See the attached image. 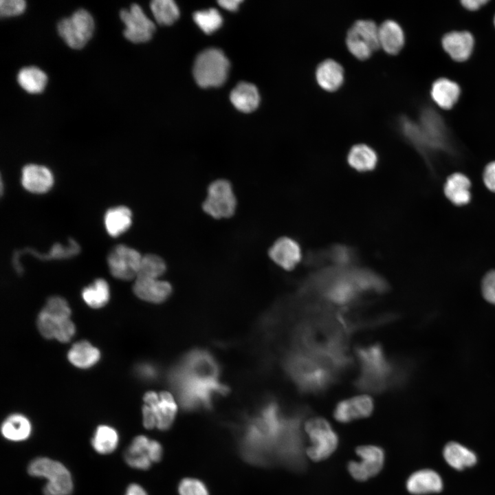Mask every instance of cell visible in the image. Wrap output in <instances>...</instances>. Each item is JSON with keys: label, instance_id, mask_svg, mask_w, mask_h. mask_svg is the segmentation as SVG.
<instances>
[{"label": "cell", "instance_id": "cell-1", "mask_svg": "<svg viewBox=\"0 0 495 495\" xmlns=\"http://www.w3.org/2000/svg\"><path fill=\"white\" fill-rule=\"evenodd\" d=\"M220 364L208 351L194 349L173 366L168 380L186 410L209 409L214 398L228 392L219 376Z\"/></svg>", "mask_w": 495, "mask_h": 495}, {"label": "cell", "instance_id": "cell-2", "mask_svg": "<svg viewBox=\"0 0 495 495\" xmlns=\"http://www.w3.org/2000/svg\"><path fill=\"white\" fill-rule=\"evenodd\" d=\"M352 363L349 354L291 348L285 354L282 365L285 375L300 393L318 395L329 390Z\"/></svg>", "mask_w": 495, "mask_h": 495}, {"label": "cell", "instance_id": "cell-3", "mask_svg": "<svg viewBox=\"0 0 495 495\" xmlns=\"http://www.w3.org/2000/svg\"><path fill=\"white\" fill-rule=\"evenodd\" d=\"M400 126L409 142L426 155L447 148V137L443 125L437 115L431 111L422 113L419 125L402 118Z\"/></svg>", "mask_w": 495, "mask_h": 495}, {"label": "cell", "instance_id": "cell-4", "mask_svg": "<svg viewBox=\"0 0 495 495\" xmlns=\"http://www.w3.org/2000/svg\"><path fill=\"white\" fill-rule=\"evenodd\" d=\"M28 472L34 477L44 478L47 483L44 495H70L73 491L72 475L60 462L47 457H38L28 466Z\"/></svg>", "mask_w": 495, "mask_h": 495}, {"label": "cell", "instance_id": "cell-5", "mask_svg": "<svg viewBox=\"0 0 495 495\" xmlns=\"http://www.w3.org/2000/svg\"><path fill=\"white\" fill-rule=\"evenodd\" d=\"M143 401L142 413L144 426L147 429H169L177 412V405L173 396L166 391L159 393L148 391L144 394Z\"/></svg>", "mask_w": 495, "mask_h": 495}, {"label": "cell", "instance_id": "cell-6", "mask_svg": "<svg viewBox=\"0 0 495 495\" xmlns=\"http://www.w3.org/2000/svg\"><path fill=\"white\" fill-rule=\"evenodd\" d=\"M229 67L228 59L221 50L209 48L201 52L195 59L194 78L201 87H219L226 81Z\"/></svg>", "mask_w": 495, "mask_h": 495}, {"label": "cell", "instance_id": "cell-7", "mask_svg": "<svg viewBox=\"0 0 495 495\" xmlns=\"http://www.w3.org/2000/svg\"><path fill=\"white\" fill-rule=\"evenodd\" d=\"M305 430L310 441L307 454L311 460H324L336 450L338 438L325 419L317 417L308 419L305 424Z\"/></svg>", "mask_w": 495, "mask_h": 495}, {"label": "cell", "instance_id": "cell-8", "mask_svg": "<svg viewBox=\"0 0 495 495\" xmlns=\"http://www.w3.org/2000/svg\"><path fill=\"white\" fill-rule=\"evenodd\" d=\"M237 201L231 183L226 179L212 182L202 204L203 210L216 219L230 218L236 212Z\"/></svg>", "mask_w": 495, "mask_h": 495}, {"label": "cell", "instance_id": "cell-9", "mask_svg": "<svg viewBox=\"0 0 495 495\" xmlns=\"http://www.w3.org/2000/svg\"><path fill=\"white\" fill-rule=\"evenodd\" d=\"M346 44L355 58L366 60L380 47L379 28L371 20H358L349 29Z\"/></svg>", "mask_w": 495, "mask_h": 495}, {"label": "cell", "instance_id": "cell-10", "mask_svg": "<svg viewBox=\"0 0 495 495\" xmlns=\"http://www.w3.org/2000/svg\"><path fill=\"white\" fill-rule=\"evenodd\" d=\"M59 35L73 49L82 48L91 38L94 21L90 13L80 9L70 17L62 19L57 25Z\"/></svg>", "mask_w": 495, "mask_h": 495}, {"label": "cell", "instance_id": "cell-11", "mask_svg": "<svg viewBox=\"0 0 495 495\" xmlns=\"http://www.w3.org/2000/svg\"><path fill=\"white\" fill-rule=\"evenodd\" d=\"M360 365V373L387 380L393 369V359L387 358L384 347L380 343L358 346L355 350Z\"/></svg>", "mask_w": 495, "mask_h": 495}, {"label": "cell", "instance_id": "cell-12", "mask_svg": "<svg viewBox=\"0 0 495 495\" xmlns=\"http://www.w3.org/2000/svg\"><path fill=\"white\" fill-rule=\"evenodd\" d=\"M142 256L134 248L125 245L113 248L107 256V264L113 276L122 280L135 279Z\"/></svg>", "mask_w": 495, "mask_h": 495}, {"label": "cell", "instance_id": "cell-13", "mask_svg": "<svg viewBox=\"0 0 495 495\" xmlns=\"http://www.w3.org/2000/svg\"><path fill=\"white\" fill-rule=\"evenodd\" d=\"M355 452L360 461H351L347 465L350 474L356 480L364 481L374 476L384 463V452L376 446H361Z\"/></svg>", "mask_w": 495, "mask_h": 495}, {"label": "cell", "instance_id": "cell-14", "mask_svg": "<svg viewBox=\"0 0 495 495\" xmlns=\"http://www.w3.org/2000/svg\"><path fill=\"white\" fill-rule=\"evenodd\" d=\"M120 16L125 25L123 34L126 39L133 43H142L151 38L155 24L139 5L132 4L129 10H122Z\"/></svg>", "mask_w": 495, "mask_h": 495}, {"label": "cell", "instance_id": "cell-15", "mask_svg": "<svg viewBox=\"0 0 495 495\" xmlns=\"http://www.w3.org/2000/svg\"><path fill=\"white\" fill-rule=\"evenodd\" d=\"M39 333L46 339L69 342L76 333V327L70 318L53 316L42 309L36 321Z\"/></svg>", "mask_w": 495, "mask_h": 495}, {"label": "cell", "instance_id": "cell-16", "mask_svg": "<svg viewBox=\"0 0 495 495\" xmlns=\"http://www.w3.org/2000/svg\"><path fill=\"white\" fill-rule=\"evenodd\" d=\"M268 254L275 264L287 271L295 269L302 259L300 243L289 236L276 239L270 248Z\"/></svg>", "mask_w": 495, "mask_h": 495}, {"label": "cell", "instance_id": "cell-17", "mask_svg": "<svg viewBox=\"0 0 495 495\" xmlns=\"http://www.w3.org/2000/svg\"><path fill=\"white\" fill-rule=\"evenodd\" d=\"M374 404L368 395H359L338 402L333 411L334 418L341 423L368 417L373 411Z\"/></svg>", "mask_w": 495, "mask_h": 495}, {"label": "cell", "instance_id": "cell-18", "mask_svg": "<svg viewBox=\"0 0 495 495\" xmlns=\"http://www.w3.org/2000/svg\"><path fill=\"white\" fill-rule=\"evenodd\" d=\"M133 291L138 298L145 302L160 304L170 296L173 287L170 283L159 278L137 277Z\"/></svg>", "mask_w": 495, "mask_h": 495}, {"label": "cell", "instance_id": "cell-19", "mask_svg": "<svg viewBox=\"0 0 495 495\" xmlns=\"http://www.w3.org/2000/svg\"><path fill=\"white\" fill-rule=\"evenodd\" d=\"M21 184L28 191L41 194L53 186L54 177L49 168L38 164H28L23 168Z\"/></svg>", "mask_w": 495, "mask_h": 495}, {"label": "cell", "instance_id": "cell-20", "mask_svg": "<svg viewBox=\"0 0 495 495\" xmlns=\"http://www.w3.org/2000/svg\"><path fill=\"white\" fill-rule=\"evenodd\" d=\"M443 483L441 476L434 470L423 469L413 472L406 481L408 491L415 495L441 492Z\"/></svg>", "mask_w": 495, "mask_h": 495}, {"label": "cell", "instance_id": "cell-21", "mask_svg": "<svg viewBox=\"0 0 495 495\" xmlns=\"http://www.w3.org/2000/svg\"><path fill=\"white\" fill-rule=\"evenodd\" d=\"M442 46L453 60L463 61L467 60L472 52L474 38L468 32H451L443 37Z\"/></svg>", "mask_w": 495, "mask_h": 495}, {"label": "cell", "instance_id": "cell-22", "mask_svg": "<svg viewBox=\"0 0 495 495\" xmlns=\"http://www.w3.org/2000/svg\"><path fill=\"white\" fill-rule=\"evenodd\" d=\"M80 252V246L78 244L72 239L69 240V244L67 246H64L60 243L54 244L47 253L41 254L36 252L35 250L32 248H25L19 251H16L12 257V264L19 274L23 273V267L19 261V258L24 253L31 254L36 258L41 260H50V259H63L71 258Z\"/></svg>", "mask_w": 495, "mask_h": 495}, {"label": "cell", "instance_id": "cell-23", "mask_svg": "<svg viewBox=\"0 0 495 495\" xmlns=\"http://www.w3.org/2000/svg\"><path fill=\"white\" fill-rule=\"evenodd\" d=\"M470 188L471 182L468 176L461 173H454L447 177L443 192L452 204L461 206L470 201Z\"/></svg>", "mask_w": 495, "mask_h": 495}, {"label": "cell", "instance_id": "cell-24", "mask_svg": "<svg viewBox=\"0 0 495 495\" xmlns=\"http://www.w3.org/2000/svg\"><path fill=\"white\" fill-rule=\"evenodd\" d=\"M346 161L354 170L364 173L374 170L379 163L376 151L366 144L353 145L348 152Z\"/></svg>", "mask_w": 495, "mask_h": 495}, {"label": "cell", "instance_id": "cell-25", "mask_svg": "<svg viewBox=\"0 0 495 495\" xmlns=\"http://www.w3.org/2000/svg\"><path fill=\"white\" fill-rule=\"evenodd\" d=\"M344 69L336 60L326 59L316 69V79L319 86L328 91L338 89L344 82Z\"/></svg>", "mask_w": 495, "mask_h": 495}, {"label": "cell", "instance_id": "cell-26", "mask_svg": "<svg viewBox=\"0 0 495 495\" xmlns=\"http://www.w3.org/2000/svg\"><path fill=\"white\" fill-rule=\"evenodd\" d=\"M150 442L144 435L135 437L124 453L125 462L133 468L148 469L153 463L149 456Z\"/></svg>", "mask_w": 495, "mask_h": 495}, {"label": "cell", "instance_id": "cell-27", "mask_svg": "<svg viewBox=\"0 0 495 495\" xmlns=\"http://www.w3.org/2000/svg\"><path fill=\"white\" fill-rule=\"evenodd\" d=\"M69 362L75 367L87 369L96 364L100 359V350L87 340L74 343L67 352Z\"/></svg>", "mask_w": 495, "mask_h": 495}, {"label": "cell", "instance_id": "cell-28", "mask_svg": "<svg viewBox=\"0 0 495 495\" xmlns=\"http://www.w3.org/2000/svg\"><path fill=\"white\" fill-rule=\"evenodd\" d=\"M380 47L389 54H397L405 41L404 33L399 24L393 20H386L379 27Z\"/></svg>", "mask_w": 495, "mask_h": 495}, {"label": "cell", "instance_id": "cell-29", "mask_svg": "<svg viewBox=\"0 0 495 495\" xmlns=\"http://www.w3.org/2000/svg\"><path fill=\"white\" fill-rule=\"evenodd\" d=\"M443 456L446 463L456 470L472 467L477 462V456L472 450L456 441L448 442L444 446Z\"/></svg>", "mask_w": 495, "mask_h": 495}, {"label": "cell", "instance_id": "cell-30", "mask_svg": "<svg viewBox=\"0 0 495 495\" xmlns=\"http://www.w3.org/2000/svg\"><path fill=\"white\" fill-rule=\"evenodd\" d=\"M460 92V87L455 82L441 78L433 82L430 95L433 101L439 107L449 109L458 100Z\"/></svg>", "mask_w": 495, "mask_h": 495}, {"label": "cell", "instance_id": "cell-31", "mask_svg": "<svg viewBox=\"0 0 495 495\" xmlns=\"http://www.w3.org/2000/svg\"><path fill=\"white\" fill-rule=\"evenodd\" d=\"M230 101L239 111L250 113L258 106L260 96L256 87L248 82L239 83L230 94Z\"/></svg>", "mask_w": 495, "mask_h": 495}, {"label": "cell", "instance_id": "cell-32", "mask_svg": "<svg viewBox=\"0 0 495 495\" xmlns=\"http://www.w3.org/2000/svg\"><path fill=\"white\" fill-rule=\"evenodd\" d=\"M3 437L12 441H24L30 436L32 425L25 416L14 413L7 417L1 426Z\"/></svg>", "mask_w": 495, "mask_h": 495}, {"label": "cell", "instance_id": "cell-33", "mask_svg": "<svg viewBox=\"0 0 495 495\" xmlns=\"http://www.w3.org/2000/svg\"><path fill=\"white\" fill-rule=\"evenodd\" d=\"M107 232L112 236H118L126 231L132 223V212L126 206L109 208L104 218Z\"/></svg>", "mask_w": 495, "mask_h": 495}, {"label": "cell", "instance_id": "cell-34", "mask_svg": "<svg viewBox=\"0 0 495 495\" xmlns=\"http://www.w3.org/2000/svg\"><path fill=\"white\" fill-rule=\"evenodd\" d=\"M82 298L92 309L104 307L110 299V288L103 278H97L82 290Z\"/></svg>", "mask_w": 495, "mask_h": 495}, {"label": "cell", "instance_id": "cell-35", "mask_svg": "<svg viewBox=\"0 0 495 495\" xmlns=\"http://www.w3.org/2000/svg\"><path fill=\"white\" fill-rule=\"evenodd\" d=\"M17 81L27 92L38 94L45 89L47 77L39 68L32 66L24 67L19 72Z\"/></svg>", "mask_w": 495, "mask_h": 495}, {"label": "cell", "instance_id": "cell-36", "mask_svg": "<svg viewBox=\"0 0 495 495\" xmlns=\"http://www.w3.org/2000/svg\"><path fill=\"white\" fill-rule=\"evenodd\" d=\"M119 437L116 429L107 425H100L97 427L91 442L96 452L101 454H108L116 449Z\"/></svg>", "mask_w": 495, "mask_h": 495}, {"label": "cell", "instance_id": "cell-37", "mask_svg": "<svg viewBox=\"0 0 495 495\" xmlns=\"http://www.w3.org/2000/svg\"><path fill=\"white\" fill-rule=\"evenodd\" d=\"M150 7L159 24L169 25L179 18V8L172 0H154L151 1Z\"/></svg>", "mask_w": 495, "mask_h": 495}, {"label": "cell", "instance_id": "cell-38", "mask_svg": "<svg viewBox=\"0 0 495 495\" xmlns=\"http://www.w3.org/2000/svg\"><path fill=\"white\" fill-rule=\"evenodd\" d=\"M166 270V262L161 256L155 254H147L142 256L137 277L159 278Z\"/></svg>", "mask_w": 495, "mask_h": 495}, {"label": "cell", "instance_id": "cell-39", "mask_svg": "<svg viewBox=\"0 0 495 495\" xmlns=\"http://www.w3.org/2000/svg\"><path fill=\"white\" fill-rule=\"evenodd\" d=\"M193 19L197 25L206 34H211L222 24V17L217 10L210 8L194 13Z\"/></svg>", "mask_w": 495, "mask_h": 495}, {"label": "cell", "instance_id": "cell-40", "mask_svg": "<svg viewBox=\"0 0 495 495\" xmlns=\"http://www.w3.org/2000/svg\"><path fill=\"white\" fill-rule=\"evenodd\" d=\"M43 309L57 317L71 318L72 311L70 307L66 300L60 296H54L50 297Z\"/></svg>", "mask_w": 495, "mask_h": 495}, {"label": "cell", "instance_id": "cell-41", "mask_svg": "<svg viewBox=\"0 0 495 495\" xmlns=\"http://www.w3.org/2000/svg\"><path fill=\"white\" fill-rule=\"evenodd\" d=\"M179 495H209L206 485L199 479L186 478L178 486Z\"/></svg>", "mask_w": 495, "mask_h": 495}, {"label": "cell", "instance_id": "cell-42", "mask_svg": "<svg viewBox=\"0 0 495 495\" xmlns=\"http://www.w3.org/2000/svg\"><path fill=\"white\" fill-rule=\"evenodd\" d=\"M481 291L483 298L489 303L495 305V270L487 272L483 276Z\"/></svg>", "mask_w": 495, "mask_h": 495}, {"label": "cell", "instance_id": "cell-43", "mask_svg": "<svg viewBox=\"0 0 495 495\" xmlns=\"http://www.w3.org/2000/svg\"><path fill=\"white\" fill-rule=\"evenodd\" d=\"M26 8L23 0H1L0 14L1 16H13L21 14Z\"/></svg>", "mask_w": 495, "mask_h": 495}, {"label": "cell", "instance_id": "cell-44", "mask_svg": "<svg viewBox=\"0 0 495 495\" xmlns=\"http://www.w3.org/2000/svg\"><path fill=\"white\" fill-rule=\"evenodd\" d=\"M135 373L140 379L144 381L153 382L159 377L160 371L156 364L144 362L137 365Z\"/></svg>", "mask_w": 495, "mask_h": 495}, {"label": "cell", "instance_id": "cell-45", "mask_svg": "<svg viewBox=\"0 0 495 495\" xmlns=\"http://www.w3.org/2000/svg\"><path fill=\"white\" fill-rule=\"evenodd\" d=\"M483 179L485 187L495 192V161L486 165L483 170Z\"/></svg>", "mask_w": 495, "mask_h": 495}, {"label": "cell", "instance_id": "cell-46", "mask_svg": "<svg viewBox=\"0 0 495 495\" xmlns=\"http://www.w3.org/2000/svg\"><path fill=\"white\" fill-rule=\"evenodd\" d=\"M163 454L161 444L156 440L151 439L149 446V456L151 461L158 462L160 461Z\"/></svg>", "mask_w": 495, "mask_h": 495}, {"label": "cell", "instance_id": "cell-47", "mask_svg": "<svg viewBox=\"0 0 495 495\" xmlns=\"http://www.w3.org/2000/svg\"><path fill=\"white\" fill-rule=\"evenodd\" d=\"M124 495H148V494L139 484L131 483L127 487Z\"/></svg>", "mask_w": 495, "mask_h": 495}, {"label": "cell", "instance_id": "cell-48", "mask_svg": "<svg viewBox=\"0 0 495 495\" xmlns=\"http://www.w3.org/2000/svg\"><path fill=\"white\" fill-rule=\"evenodd\" d=\"M487 2V1L484 0H465L462 1L461 3L464 8L469 10H476Z\"/></svg>", "mask_w": 495, "mask_h": 495}, {"label": "cell", "instance_id": "cell-49", "mask_svg": "<svg viewBox=\"0 0 495 495\" xmlns=\"http://www.w3.org/2000/svg\"><path fill=\"white\" fill-rule=\"evenodd\" d=\"M241 3V0H223L218 1V3L221 7L229 11L236 10Z\"/></svg>", "mask_w": 495, "mask_h": 495}, {"label": "cell", "instance_id": "cell-50", "mask_svg": "<svg viewBox=\"0 0 495 495\" xmlns=\"http://www.w3.org/2000/svg\"><path fill=\"white\" fill-rule=\"evenodd\" d=\"M494 25H495V17H494Z\"/></svg>", "mask_w": 495, "mask_h": 495}]
</instances>
